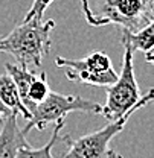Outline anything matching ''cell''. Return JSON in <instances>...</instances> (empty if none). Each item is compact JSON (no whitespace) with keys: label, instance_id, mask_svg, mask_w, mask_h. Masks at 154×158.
<instances>
[{"label":"cell","instance_id":"cell-1","mask_svg":"<svg viewBox=\"0 0 154 158\" xmlns=\"http://www.w3.org/2000/svg\"><path fill=\"white\" fill-rule=\"evenodd\" d=\"M84 17L90 26L116 24L139 31L154 21V0H81Z\"/></svg>","mask_w":154,"mask_h":158},{"label":"cell","instance_id":"cell-2","mask_svg":"<svg viewBox=\"0 0 154 158\" xmlns=\"http://www.w3.org/2000/svg\"><path fill=\"white\" fill-rule=\"evenodd\" d=\"M54 20H28L15 26L8 35L0 37V52L12 55L20 65L41 67L52 47L51 34Z\"/></svg>","mask_w":154,"mask_h":158},{"label":"cell","instance_id":"cell-3","mask_svg":"<svg viewBox=\"0 0 154 158\" xmlns=\"http://www.w3.org/2000/svg\"><path fill=\"white\" fill-rule=\"evenodd\" d=\"M107 102L101 106V114L108 122L117 120L130 111H137L147 106L153 100V90L150 88L147 94H140L139 85L134 76L133 52L128 47H124V59L121 73L112 85L105 87Z\"/></svg>","mask_w":154,"mask_h":158},{"label":"cell","instance_id":"cell-4","mask_svg":"<svg viewBox=\"0 0 154 158\" xmlns=\"http://www.w3.org/2000/svg\"><path fill=\"white\" fill-rule=\"evenodd\" d=\"M101 106L102 105L93 100L79 98L75 94H61L51 90L46 99L37 103L31 110V118L28 120L21 132L26 135L32 128H37L38 131H44L47 125L51 123L55 125L58 122H66V116L73 111L101 114Z\"/></svg>","mask_w":154,"mask_h":158},{"label":"cell","instance_id":"cell-5","mask_svg":"<svg viewBox=\"0 0 154 158\" xmlns=\"http://www.w3.org/2000/svg\"><path fill=\"white\" fill-rule=\"evenodd\" d=\"M55 65L64 69L66 78L73 82H82L95 87H108L117 79V73L112 65L108 55L93 52L81 59H69L57 56Z\"/></svg>","mask_w":154,"mask_h":158},{"label":"cell","instance_id":"cell-6","mask_svg":"<svg viewBox=\"0 0 154 158\" xmlns=\"http://www.w3.org/2000/svg\"><path fill=\"white\" fill-rule=\"evenodd\" d=\"M133 113L134 111H130L117 120L108 122L99 131L86 134L75 141L66 135L64 141L69 144V151L63 158H115L117 152L110 149V141L124 129Z\"/></svg>","mask_w":154,"mask_h":158},{"label":"cell","instance_id":"cell-7","mask_svg":"<svg viewBox=\"0 0 154 158\" xmlns=\"http://www.w3.org/2000/svg\"><path fill=\"white\" fill-rule=\"evenodd\" d=\"M17 117L19 114L11 111L0 123V158H15L20 148L31 146L26 140V135L19 128Z\"/></svg>","mask_w":154,"mask_h":158},{"label":"cell","instance_id":"cell-8","mask_svg":"<svg viewBox=\"0 0 154 158\" xmlns=\"http://www.w3.org/2000/svg\"><path fill=\"white\" fill-rule=\"evenodd\" d=\"M154 23L147 24L139 31H127L122 29L121 43L124 47H128L133 53L140 50L145 53L147 62H153V41H154Z\"/></svg>","mask_w":154,"mask_h":158},{"label":"cell","instance_id":"cell-9","mask_svg":"<svg viewBox=\"0 0 154 158\" xmlns=\"http://www.w3.org/2000/svg\"><path fill=\"white\" fill-rule=\"evenodd\" d=\"M0 100H2L11 111H15L17 114H20L26 122L31 118L29 110H28V108L24 106V103L21 102L19 90H17V87H15L12 78H11L8 73L0 75Z\"/></svg>","mask_w":154,"mask_h":158},{"label":"cell","instance_id":"cell-10","mask_svg":"<svg viewBox=\"0 0 154 158\" xmlns=\"http://www.w3.org/2000/svg\"><path fill=\"white\" fill-rule=\"evenodd\" d=\"M64 125H66V122H58V123H55L52 137H51V140L43 148H40V149H32L31 146L20 148L15 158H55L52 155V148L55 146V143H57L58 140H63L64 141L66 135H61V129L64 128Z\"/></svg>","mask_w":154,"mask_h":158},{"label":"cell","instance_id":"cell-11","mask_svg":"<svg viewBox=\"0 0 154 158\" xmlns=\"http://www.w3.org/2000/svg\"><path fill=\"white\" fill-rule=\"evenodd\" d=\"M49 91H51V88H49V84H47L46 72H41L40 75H35V78L32 79V82L29 84L26 99H24V106L29 110V113L37 103L43 102L46 99Z\"/></svg>","mask_w":154,"mask_h":158},{"label":"cell","instance_id":"cell-12","mask_svg":"<svg viewBox=\"0 0 154 158\" xmlns=\"http://www.w3.org/2000/svg\"><path fill=\"white\" fill-rule=\"evenodd\" d=\"M54 0H34L32 2V6L26 12L23 21H28V20H43V15H44L46 9L49 8V5Z\"/></svg>","mask_w":154,"mask_h":158},{"label":"cell","instance_id":"cell-13","mask_svg":"<svg viewBox=\"0 0 154 158\" xmlns=\"http://www.w3.org/2000/svg\"><path fill=\"white\" fill-rule=\"evenodd\" d=\"M9 113H11V110H9V108L0 100V123H2V120L5 118V116H8Z\"/></svg>","mask_w":154,"mask_h":158},{"label":"cell","instance_id":"cell-14","mask_svg":"<svg viewBox=\"0 0 154 158\" xmlns=\"http://www.w3.org/2000/svg\"><path fill=\"white\" fill-rule=\"evenodd\" d=\"M115 158H122V155H121V154H116V157Z\"/></svg>","mask_w":154,"mask_h":158}]
</instances>
